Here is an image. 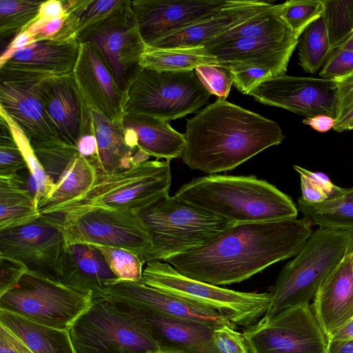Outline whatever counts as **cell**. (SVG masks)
Instances as JSON below:
<instances>
[{"label": "cell", "mask_w": 353, "mask_h": 353, "mask_svg": "<svg viewBox=\"0 0 353 353\" xmlns=\"http://www.w3.org/2000/svg\"><path fill=\"white\" fill-rule=\"evenodd\" d=\"M312 226L305 217L236 224L203 246L164 262L190 279L217 286L237 283L296 256Z\"/></svg>", "instance_id": "cell-1"}, {"label": "cell", "mask_w": 353, "mask_h": 353, "mask_svg": "<svg viewBox=\"0 0 353 353\" xmlns=\"http://www.w3.org/2000/svg\"><path fill=\"white\" fill-rule=\"evenodd\" d=\"M183 162L209 174L232 170L285 139L274 121L218 98L187 120Z\"/></svg>", "instance_id": "cell-2"}, {"label": "cell", "mask_w": 353, "mask_h": 353, "mask_svg": "<svg viewBox=\"0 0 353 353\" xmlns=\"http://www.w3.org/2000/svg\"><path fill=\"white\" fill-rule=\"evenodd\" d=\"M174 196L234 225L295 219L298 214L290 196L254 175L194 178Z\"/></svg>", "instance_id": "cell-3"}, {"label": "cell", "mask_w": 353, "mask_h": 353, "mask_svg": "<svg viewBox=\"0 0 353 353\" xmlns=\"http://www.w3.org/2000/svg\"><path fill=\"white\" fill-rule=\"evenodd\" d=\"M170 161H146L126 170L98 173L92 185L82 195L41 216L61 221L97 208L136 212L145 208L169 195Z\"/></svg>", "instance_id": "cell-4"}, {"label": "cell", "mask_w": 353, "mask_h": 353, "mask_svg": "<svg viewBox=\"0 0 353 353\" xmlns=\"http://www.w3.org/2000/svg\"><path fill=\"white\" fill-rule=\"evenodd\" d=\"M353 251V231L319 228L280 272L262 318L309 304L323 282Z\"/></svg>", "instance_id": "cell-5"}, {"label": "cell", "mask_w": 353, "mask_h": 353, "mask_svg": "<svg viewBox=\"0 0 353 353\" xmlns=\"http://www.w3.org/2000/svg\"><path fill=\"white\" fill-rule=\"evenodd\" d=\"M137 213L152 241L147 262L165 261L199 248L234 225L221 217L170 195Z\"/></svg>", "instance_id": "cell-6"}, {"label": "cell", "mask_w": 353, "mask_h": 353, "mask_svg": "<svg viewBox=\"0 0 353 353\" xmlns=\"http://www.w3.org/2000/svg\"><path fill=\"white\" fill-rule=\"evenodd\" d=\"M141 281L152 288L214 310L235 325L248 327L266 312L270 292H244L185 276L164 261L145 263Z\"/></svg>", "instance_id": "cell-7"}, {"label": "cell", "mask_w": 353, "mask_h": 353, "mask_svg": "<svg viewBox=\"0 0 353 353\" xmlns=\"http://www.w3.org/2000/svg\"><path fill=\"white\" fill-rule=\"evenodd\" d=\"M75 353H156L159 346L145 330L107 298L93 297L71 325Z\"/></svg>", "instance_id": "cell-8"}, {"label": "cell", "mask_w": 353, "mask_h": 353, "mask_svg": "<svg viewBox=\"0 0 353 353\" xmlns=\"http://www.w3.org/2000/svg\"><path fill=\"white\" fill-rule=\"evenodd\" d=\"M210 95L194 70L143 68L127 93L125 112L170 122L196 112L208 102Z\"/></svg>", "instance_id": "cell-9"}, {"label": "cell", "mask_w": 353, "mask_h": 353, "mask_svg": "<svg viewBox=\"0 0 353 353\" xmlns=\"http://www.w3.org/2000/svg\"><path fill=\"white\" fill-rule=\"evenodd\" d=\"M92 300V293L28 272L14 288L0 296V310L41 325L68 330L89 308Z\"/></svg>", "instance_id": "cell-10"}, {"label": "cell", "mask_w": 353, "mask_h": 353, "mask_svg": "<svg viewBox=\"0 0 353 353\" xmlns=\"http://www.w3.org/2000/svg\"><path fill=\"white\" fill-rule=\"evenodd\" d=\"M79 43L94 46L126 94L143 68L140 60L146 45L143 41L130 0L123 3L101 21L80 34Z\"/></svg>", "instance_id": "cell-11"}, {"label": "cell", "mask_w": 353, "mask_h": 353, "mask_svg": "<svg viewBox=\"0 0 353 353\" xmlns=\"http://www.w3.org/2000/svg\"><path fill=\"white\" fill-rule=\"evenodd\" d=\"M58 221L66 247L85 243L117 248L134 254L143 263L147 262L152 241L136 211L97 208Z\"/></svg>", "instance_id": "cell-12"}, {"label": "cell", "mask_w": 353, "mask_h": 353, "mask_svg": "<svg viewBox=\"0 0 353 353\" xmlns=\"http://www.w3.org/2000/svg\"><path fill=\"white\" fill-rule=\"evenodd\" d=\"M242 334L250 353H325L327 345L310 303L261 317Z\"/></svg>", "instance_id": "cell-13"}, {"label": "cell", "mask_w": 353, "mask_h": 353, "mask_svg": "<svg viewBox=\"0 0 353 353\" xmlns=\"http://www.w3.org/2000/svg\"><path fill=\"white\" fill-rule=\"evenodd\" d=\"M66 248L58 221L41 216L30 223L0 231V256L14 259L28 272L58 281L59 263Z\"/></svg>", "instance_id": "cell-14"}, {"label": "cell", "mask_w": 353, "mask_h": 353, "mask_svg": "<svg viewBox=\"0 0 353 353\" xmlns=\"http://www.w3.org/2000/svg\"><path fill=\"white\" fill-rule=\"evenodd\" d=\"M248 95L264 105L281 108L305 117L336 116L335 80L285 74L262 82Z\"/></svg>", "instance_id": "cell-15"}, {"label": "cell", "mask_w": 353, "mask_h": 353, "mask_svg": "<svg viewBox=\"0 0 353 353\" xmlns=\"http://www.w3.org/2000/svg\"><path fill=\"white\" fill-rule=\"evenodd\" d=\"M230 0L130 1L141 37L147 46L176 30L208 19Z\"/></svg>", "instance_id": "cell-16"}, {"label": "cell", "mask_w": 353, "mask_h": 353, "mask_svg": "<svg viewBox=\"0 0 353 353\" xmlns=\"http://www.w3.org/2000/svg\"><path fill=\"white\" fill-rule=\"evenodd\" d=\"M80 46L76 39L30 43L0 61V78L41 81L72 74Z\"/></svg>", "instance_id": "cell-17"}, {"label": "cell", "mask_w": 353, "mask_h": 353, "mask_svg": "<svg viewBox=\"0 0 353 353\" xmlns=\"http://www.w3.org/2000/svg\"><path fill=\"white\" fill-rule=\"evenodd\" d=\"M99 296L132 304L171 318L213 327L230 325L236 327L219 312L157 290L141 280H114L94 297Z\"/></svg>", "instance_id": "cell-18"}, {"label": "cell", "mask_w": 353, "mask_h": 353, "mask_svg": "<svg viewBox=\"0 0 353 353\" xmlns=\"http://www.w3.org/2000/svg\"><path fill=\"white\" fill-rule=\"evenodd\" d=\"M110 300L145 330L161 352L220 353L212 340L216 327L171 318L132 304Z\"/></svg>", "instance_id": "cell-19"}, {"label": "cell", "mask_w": 353, "mask_h": 353, "mask_svg": "<svg viewBox=\"0 0 353 353\" xmlns=\"http://www.w3.org/2000/svg\"><path fill=\"white\" fill-rule=\"evenodd\" d=\"M80 44L73 76L86 104L112 122L122 123L127 94L97 49L87 43Z\"/></svg>", "instance_id": "cell-20"}, {"label": "cell", "mask_w": 353, "mask_h": 353, "mask_svg": "<svg viewBox=\"0 0 353 353\" xmlns=\"http://www.w3.org/2000/svg\"><path fill=\"white\" fill-rule=\"evenodd\" d=\"M37 87L59 139L77 148L88 130L89 107L73 74L39 81Z\"/></svg>", "instance_id": "cell-21"}, {"label": "cell", "mask_w": 353, "mask_h": 353, "mask_svg": "<svg viewBox=\"0 0 353 353\" xmlns=\"http://www.w3.org/2000/svg\"><path fill=\"white\" fill-rule=\"evenodd\" d=\"M38 81L0 78L1 109L31 143L60 140L38 93Z\"/></svg>", "instance_id": "cell-22"}, {"label": "cell", "mask_w": 353, "mask_h": 353, "mask_svg": "<svg viewBox=\"0 0 353 353\" xmlns=\"http://www.w3.org/2000/svg\"><path fill=\"white\" fill-rule=\"evenodd\" d=\"M294 36L240 37L204 47L218 64L243 63L270 71L274 77L285 74L290 59L296 48Z\"/></svg>", "instance_id": "cell-23"}, {"label": "cell", "mask_w": 353, "mask_h": 353, "mask_svg": "<svg viewBox=\"0 0 353 353\" xmlns=\"http://www.w3.org/2000/svg\"><path fill=\"white\" fill-rule=\"evenodd\" d=\"M272 4L257 0H230L225 8L210 17L173 32L149 46L157 48L205 47L222 33L251 19Z\"/></svg>", "instance_id": "cell-24"}, {"label": "cell", "mask_w": 353, "mask_h": 353, "mask_svg": "<svg viewBox=\"0 0 353 353\" xmlns=\"http://www.w3.org/2000/svg\"><path fill=\"white\" fill-rule=\"evenodd\" d=\"M311 306L327 340L353 320V251L323 282Z\"/></svg>", "instance_id": "cell-25"}, {"label": "cell", "mask_w": 353, "mask_h": 353, "mask_svg": "<svg viewBox=\"0 0 353 353\" xmlns=\"http://www.w3.org/2000/svg\"><path fill=\"white\" fill-rule=\"evenodd\" d=\"M119 279L95 246L77 243L67 246L59 263V280L74 290L97 296L110 282Z\"/></svg>", "instance_id": "cell-26"}, {"label": "cell", "mask_w": 353, "mask_h": 353, "mask_svg": "<svg viewBox=\"0 0 353 353\" xmlns=\"http://www.w3.org/2000/svg\"><path fill=\"white\" fill-rule=\"evenodd\" d=\"M122 126L127 142L133 149H139L157 160L171 161L181 157L185 145V135L172 128L168 121L127 113Z\"/></svg>", "instance_id": "cell-27"}, {"label": "cell", "mask_w": 353, "mask_h": 353, "mask_svg": "<svg viewBox=\"0 0 353 353\" xmlns=\"http://www.w3.org/2000/svg\"><path fill=\"white\" fill-rule=\"evenodd\" d=\"M88 127L97 140L98 173L121 171L136 165L134 157L139 149L128 145L122 123L112 122L89 108Z\"/></svg>", "instance_id": "cell-28"}, {"label": "cell", "mask_w": 353, "mask_h": 353, "mask_svg": "<svg viewBox=\"0 0 353 353\" xmlns=\"http://www.w3.org/2000/svg\"><path fill=\"white\" fill-rule=\"evenodd\" d=\"M0 325L32 353H75L68 330H59L0 310Z\"/></svg>", "instance_id": "cell-29"}, {"label": "cell", "mask_w": 353, "mask_h": 353, "mask_svg": "<svg viewBox=\"0 0 353 353\" xmlns=\"http://www.w3.org/2000/svg\"><path fill=\"white\" fill-rule=\"evenodd\" d=\"M40 216L23 177L19 174L0 176V231L30 223Z\"/></svg>", "instance_id": "cell-30"}, {"label": "cell", "mask_w": 353, "mask_h": 353, "mask_svg": "<svg viewBox=\"0 0 353 353\" xmlns=\"http://www.w3.org/2000/svg\"><path fill=\"white\" fill-rule=\"evenodd\" d=\"M97 174L94 165L79 152L54 184L46 199L39 205L40 215L53 208L79 197L92 185Z\"/></svg>", "instance_id": "cell-31"}, {"label": "cell", "mask_w": 353, "mask_h": 353, "mask_svg": "<svg viewBox=\"0 0 353 353\" xmlns=\"http://www.w3.org/2000/svg\"><path fill=\"white\" fill-rule=\"evenodd\" d=\"M123 0L62 1L65 12L63 24L52 39L65 41L76 39L118 8Z\"/></svg>", "instance_id": "cell-32"}, {"label": "cell", "mask_w": 353, "mask_h": 353, "mask_svg": "<svg viewBox=\"0 0 353 353\" xmlns=\"http://www.w3.org/2000/svg\"><path fill=\"white\" fill-rule=\"evenodd\" d=\"M298 209L312 225L353 231V187L336 198L320 203H308L300 197Z\"/></svg>", "instance_id": "cell-33"}, {"label": "cell", "mask_w": 353, "mask_h": 353, "mask_svg": "<svg viewBox=\"0 0 353 353\" xmlns=\"http://www.w3.org/2000/svg\"><path fill=\"white\" fill-rule=\"evenodd\" d=\"M218 63L204 47L157 48L146 46L140 60L143 68L157 71L192 70L200 65Z\"/></svg>", "instance_id": "cell-34"}, {"label": "cell", "mask_w": 353, "mask_h": 353, "mask_svg": "<svg viewBox=\"0 0 353 353\" xmlns=\"http://www.w3.org/2000/svg\"><path fill=\"white\" fill-rule=\"evenodd\" d=\"M287 36H294L293 32L280 14L279 4L273 3L251 19L222 33L208 42L205 47L240 37Z\"/></svg>", "instance_id": "cell-35"}, {"label": "cell", "mask_w": 353, "mask_h": 353, "mask_svg": "<svg viewBox=\"0 0 353 353\" xmlns=\"http://www.w3.org/2000/svg\"><path fill=\"white\" fill-rule=\"evenodd\" d=\"M299 64L309 74L319 72L333 50L323 14L298 39Z\"/></svg>", "instance_id": "cell-36"}, {"label": "cell", "mask_w": 353, "mask_h": 353, "mask_svg": "<svg viewBox=\"0 0 353 353\" xmlns=\"http://www.w3.org/2000/svg\"><path fill=\"white\" fill-rule=\"evenodd\" d=\"M43 2L28 0H1V40L17 37L37 21Z\"/></svg>", "instance_id": "cell-37"}, {"label": "cell", "mask_w": 353, "mask_h": 353, "mask_svg": "<svg viewBox=\"0 0 353 353\" xmlns=\"http://www.w3.org/2000/svg\"><path fill=\"white\" fill-rule=\"evenodd\" d=\"M30 144L44 171L54 184L79 152L77 148L61 140Z\"/></svg>", "instance_id": "cell-38"}, {"label": "cell", "mask_w": 353, "mask_h": 353, "mask_svg": "<svg viewBox=\"0 0 353 353\" xmlns=\"http://www.w3.org/2000/svg\"><path fill=\"white\" fill-rule=\"evenodd\" d=\"M331 45L340 47L353 34V0H323Z\"/></svg>", "instance_id": "cell-39"}, {"label": "cell", "mask_w": 353, "mask_h": 353, "mask_svg": "<svg viewBox=\"0 0 353 353\" xmlns=\"http://www.w3.org/2000/svg\"><path fill=\"white\" fill-rule=\"evenodd\" d=\"M324 8L323 0H290L279 4L280 14L296 39L323 14Z\"/></svg>", "instance_id": "cell-40"}, {"label": "cell", "mask_w": 353, "mask_h": 353, "mask_svg": "<svg viewBox=\"0 0 353 353\" xmlns=\"http://www.w3.org/2000/svg\"><path fill=\"white\" fill-rule=\"evenodd\" d=\"M8 121L14 138L26 159L28 170L36 184L35 201L38 208L39 205L46 199L54 187V183L44 171L42 165L37 158L30 142L23 132L12 122L4 111L1 109Z\"/></svg>", "instance_id": "cell-41"}, {"label": "cell", "mask_w": 353, "mask_h": 353, "mask_svg": "<svg viewBox=\"0 0 353 353\" xmlns=\"http://www.w3.org/2000/svg\"><path fill=\"white\" fill-rule=\"evenodd\" d=\"M0 126V176L16 175L28 170V165L8 121L1 112Z\"/></svg>", "instance_id": "cell-42"}, {"label": "cell", "mask_w": 353, "mask_h": 353, "mask_svg": "<svg viewBox=\"0 0 353 353\" xmlns=\"http://www.w3.org/2000/svg\"><path fill=\"white\" fill-rule=\"evenodd\" d=\"M94 246L100 250L110 270L119 279L141 280L144 263L134 254L117 248Z\"/></svg>", "instance_id": "cell-43"}, {"label": "cell", "mask_w": 353, "mask_h": 353, "mask_svg": "<svg viewBox=\"0 0 353 353\" xmlns=\"http://www.w3.org/2000/svg\"><path fill=\"white\" fill-rule=\"evenodd\" d=\"M335 81L336 110V125L333 130L337 132H342L351 130V125L353 123V70Z\"/></svg>", "instance_id": "cell-44"}, {"label": "cell", "mask_w": 353, "mask_h": 353, "mask_svg": "<svg viewBox=\"0 0 353 353\" xmlns=\"http://www.w3.org/2000/svg\"><path fill=\"white\" fill-rule=\"evenodd\" d=\"M226 68L232 75V84L243 94L249 92L262 82L274 77L268 70L243 63L218 64Z\"/></svg>", "instance_id": "cell-45"}, {"label": "cell", "mask_w": 353, "mask_h": 353, "mask_svg": "<svg viewBox=\"0 0 353 353\" xmlns=\"http://www.w3.org/2000/svg\"><path fill=\"white\" fill-rule=\"evenodd\" d=\"M194 70L211 94L225 99L232 85V75L226 68L218 64H210L198 66Z\"/></svg>", "instance_id": "cell-46"}, {"label": "cell", "mask_w": 353, "mask_h": 353, "mask_svg": "<svg viewBox=\"0 0 353 353\" xmlns=\"http://www.w3.org/2000/svg\"><path fill=\"white\" fill-rule=\"evenodd\" d=\"M353 70V50L336 48L332 50L319 72L321 78L336 80Z\"/></svg>", "instance_id": "cell-47"}, {"label": "cell", "mask_w": 353, "mask_h": 353, "mask_svg": "<svg viewBox=\"0 0 353 353\" xmlns=\"http://www.w3.org/2000/svg\"><path fill=\"white\" fill-rule=\"evenodd\" d=\"M235 328L222 325L212 331V340L220 353H250L243 334Z\"/></svg>", "instance_id": "cell-48"}, {"label": "cell", "mask_w": 353, "mask_h": 353, "mask_svg": "<svg viewBox=\"0 0 353 353\" xmlns=\"http://www.w3.org/2000/svg\"><path fill=\"white\" fill-rule=\"evenodd\" d=\"M28 272L21 261L0 256V296L14 288Z\"/></svg>", "instance_id": "cell-49"}, {"label": "cell", "mask_w": 353, "mask_h": 353, "mask_svg": "<svg viewBox=\"0 0 353 353\" xmlns=\"http://www.w3.org/2000/svg\"><path fill=\"white\" fill-rule=\"evenodd\" d=\"M293 167L300 175L308 177L319 185L327 194L328 199H334L342 195L346 190L334 185L325 173L311 172L295 165Z\"/></svg>", "instance_id": "cell-50"}, {"label": "cell", "mask_w": 353, "mask_h": 353, "mask_svg": "<svg viewBox=\"0 0 353 353\" xmlns=\"http://www.w3.org/2000/svg\"><path fill=\"white\" fill-rule=\"evenodd\" d=\"M301 177V198L308 203H320L328 199L327 194L315 182L304 175Z\"/></svg>", "instance_id": "cell-51"}, {"label": "cell", "mask_w": 353, "mask_h": 353, "mask_svg": "<svg viewBox=\"0 0 353 353\" xmlns=\"http://www.w3.org/2000/svg\"><path fill=\"white\" fill-rule=\"evenodd\" d=\"M0 353H32L0 325Z\"/></svg>", "instance_id": "cell-52"}, {"label": "cell", "mask_w": 353, "mask_h": 353, "mask_svg": "<svg viewBox=\"0 0 353 353\" xmlns=\"http://www.w3.org/2000/svg\"><path fill=\"white\" fill-rule=\"evenodd\" d=\"M77 149L79 153L90 161L96 167L97 160V144L94 134L89 129L79 141Z\"/></svg>", "instance_id": "cell-53"}, {"label": "cell", "mask_w": 353, "mask_h": 353, "mask_svg": "<svg viewBox=\"0 0 353 353\" xmlns=\"http://www.w3.org/2000/svg\"><path fill=\"white\" fill-rule=\"evenodd\" d=\"M302 122L303 124L309 125L314 130L321 133L330 131L336 125L335 118L327 114L305 117Z\"/></svg>", "instance_id": "cell-54"}, {"label": "cell", "mask_w": 353, "mask_h": 353, "mask_svg": "<svg viewBox=\"0 0 353 353\" xmlns=\"http://www.w3.org/2000/svg\"><path fill=\"white\" fill-rule=\"evenodd\" d=\"M65 16L62 1L50 0L43 2L38 20L49 21Z\"/></svg>", "instance_id": "cell-55"}, {"label": "cell", "mask_w": 353, "mask_h": 353, "mask_svg": "<svg viewBox=\"0 0 353 353\" xmlns=\"http://www.w3.org/2000/svg\"><path fill=\"white\" fill-rule=\"evenodd\" d=\"M325 353H353V339L327 340Z\"/></svg>", "instance_id": "cell-56"}, {"label": "cell", "mask_w": 353, "mask_h": 353, "mask_svg": "<svg viewBox=\"0 0 353 353\" xmlns=\"http://www.w3.org/2000/svg\"><path fill=\"white\" fill-rule=\"evenodd\" d=\"M353 339V320L339 329L327 340L343 341Z\"/></svg>", "instance_id": "cell-57"}, {"label": "cell", "mask_w": 353, "mask_h": 353, "mask_svg": "<svg viewBox=\"0 0 353 353\" xmlns=\"http://www.w3.org/2000/svg\"><path fill=\"white\" fill-rule=\"evenodd\" d=\"M339 48L353 50V34Z\"/></svg>", "instance_id": "cell-58"}, {"label": "cell", "mask_w": 353, "mask_h": 353, "mask_svg": "<svg viewBox=\"0 0 353 353\" xmlns=\"http://www.w3.org/2000/svg\"><path fill=\"white\" fill-rule=\"evenodd\" d=\"M156 353H168V352H161V351H159V352H156Z\"/></svg>", "instance_id": "cell-59"}, {"label": "cell", "mask_w": 353, "mask_h": 353, "mask_svg": "<svg viewBox=\"0 0 353 353\" xmlns=\"http://www.w3.org/2000/svg\"><path fill=\"white\" fill-rule=\"evenodd\" d=\"M351 130H353V123L351 125Z\"/></svg>", "instance_id": "cell-60"}]
</instances>
